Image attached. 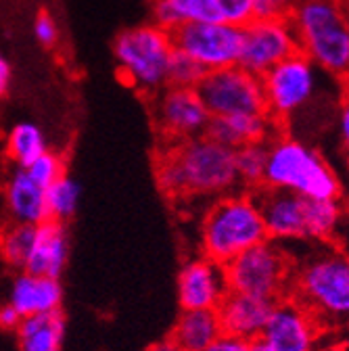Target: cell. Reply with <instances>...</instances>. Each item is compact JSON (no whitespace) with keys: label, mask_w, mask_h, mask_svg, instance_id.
<instances>
[{"label":"cell","mask_w":349,"mask_h":351,"mask_svg":"<svg viewBox=\"0 0 349 351\" xmlns=\"http://www.w3.org/2000/svg\"><path fill=\"white\" fill-rule=\"evenodd\" d=\"M7 157L15 163V167H29L40 155L49 151L45 132L32 121L15 123L7 134Z\"/></svg>","instance_id":"d4e9b609"},{"label":"cell","mask_w":349,"mask_h":351,"mask_svg":"<svg viewBox=\"0 0 349 351\" xmlns=\"http://www.w3.org/2000/svg\"><path fill=\"white\" fill-rule=\"evenodd\" d=\"M322 328L308 307L289 295L274 303L261 339L272 351H316Z\"/></svg>","instance_id":"4fadbf2b"},{"label":"cell","mask_w":349,"mask_h":351,"mask_svg":"<svg viewBox=\"0 0 349 351\" xmlns=\"http://www.w3.org/2000/svg\"><path fill=\"white\" fill-rule=\"evenodd\" d=\"M173 47L197 59L207 71L234 67L241 61L243 27L224 21H195L171 29Z\"/></svg>","instance_id":"30bf717a"},{"label":"cell","mask_w":349,"mask_h":351,"mask_svg":"<svg viewBox=\"0 0 349 351\" xmlns=\"http://www.w3.org/2000/svg\"><path fill=\"white\" fill-rule=\"evenodd\" d=\"M268 239L257 195L247 191L215 199L203 215L199 232L201 255L222 266Z\"/></svg>","instance_id":"3957f363"},{"label":"cell","mask_w":349,"mask_h":351,"mask_svg":"<svg viewBox=\"0 0 349 351\" xmlns=\"http://www.w3.org/2000/svg\"><path fill=\"white\" fill-rule=\"evenodd\" d=\"M209 71L191 55L182 51H173L169 69H167V86H180V88H199Z\"/></svg>","instance_id":"f1b7e54d"},{"label":"cell","mask_w":349,"mask_h":351,"mask_svg":"<svg viewBox=\"0 0 349 351\" xmlns=\"http://www.w3.org/2000/svg\"><path fill=\"white\" fill-rule=\"evenodd\" d=\"M303 0H255L257 17H291Z\"/></svg>","instance_id":"1f68e13d"},{"label":"cell","mask_w":349,"mask_h":351,"mask_svg":"<svg viewBox=\"0 0 349 351\" xmlns=\"http://www.w3.org/2000/svg\"><path fill=\"white\" fill-rule=\"evenodd\" d=\"M230 293L226 266L205 255L189 259L178 274V303L182 310H217Z\"/></svg>","instance_id":"5bb4252c"},{"label":"cell","mask_w":349,"mask_h":351,"mask_svg":"<svg viewBox=\"0 0 349 351\" xmlns=\"http://www.w3.org/2000/svg\"><path fill=\"white\" fill-rule=\"evenodd\" d=\"M80 197H82V186L71 176H63L57 180L49 191H47V201H49V213L55 222H67L71 219L80 207Z\"/></svg>","instance_id":"83f0119b"},{"label":"cell","mask_w":349,"mask_h":351,"mask_svg":"<svg viewBox=\"0 0 349 351\" xmlns=\"http://www.w3.org/2000/svg\"><path fill=\"white\" fill-rule=\"evenodd\" d=\"M261 82L268 113L280 123L312 105L320 86V69L303 53H295L268 71Z\"/></svg>","instance_id":"ba28073f"},{"label":"cell","mask_w":349,"mask_h":351,"mask_svg":"<svg viewBox=\"0 0 349 351\" xmlns=\"http://www.w3.org/2000/svg\"><path fill=\"white\" fill-rule=\"evenodd\" d=\"M21 314L15 310L13 305H9V303H5L3 305V310H0V326H3L5 330H17L19 328V324H21Z\"/></svg>","instance_id":"d590c367"},{"label":"cell","mask_w":349,"mask_h":351,"mask_svg":"<svg viewBox=\"0 0 349 351\" xmlns=\"http://www.w3.org/2000/svg\"><path fill=\"white\" fill-rule=\"evenodd\" d=\"M264 189L303 199H339L341 182L318 149L295 136L278 134L270 143Z\"/></svg>","instance_id":"5b68a950"},{"label":"cell","mask_w":349,"mask_h":351,"mask_svg":"<svg viewBox=\"0 0 349 351\" xmlns=\"http://www.w3.org/2000/svg\"><path fill=\"white\" fill-rule=\"evenodd\" d=\"M67 259H69V234L65 224L55 222V219L40 224L25 272L59 278L67 266Z\"/></svg>","instance_id":"ffe728a7"},{"label":"cell","mask_w":349,"mask_h":351,"mask_svg":"<svg viewBox=\"0 0 349 351\" xmlns=\"http://www.w3.org/2000/svg\"><path fill=\"white\" fill-rule=\"evenodd\" d=\"M222 332L217 310H182L169 339L180 351H207Z\"/></svg>","instance_id":"44dd1931"},{"label":"cell","mask_w":349,"mask_h":351,"mask_svg":"<svg viewBox=\"0 0 349 351\" xmlns=\"http://www.w3.org/2000/svg\"><path fill=\"white\" fill-rule=\"evenodd\" d=\"M305 213H308V239L322 245L337 241L347 219L341 199H305Z\"/></svg>","instance_id":"cb8c5ba5"},{"label":"cell","mask_w":349,"mask_h":351,"mask_svg":"<svg viewBox=\"0 0 349 351\" xmlns=\"http://www.w3.org/2000/svg\"><path fill=\"white\" fill-rule=\"evenodd\" d=\"M264 213L268 237L276 243H301L308 239V213L305 199L285 191L259 189L255 191Z\"/></svg>","instance_id":"9a60e30c"},{"label":"cell","mask_w":349,"mask_h":351,"mask_svg":"<svg viewBox=\"0 0 349 351\" xmlns=\"http://www.w3.org/2000/svg\"><path fill=\"white\" fill-rule=\"evenodd\" d=\"M217 21H224L237 27L249 25L257 13H255V0H213Z\"/></svg>","instance_id":"4dcf8cb0"},{"label":"cell","mask_w":349,"mask_h":351,"mask_svg":"<svg viewBox=\"0 0 349 351\" xmlns=\"http://www.w3.org/2000/svg\"><path fill=\"white\" fill-rule=\"evenodd\" d=\"M268 151H270V143H253L234 151L241 186H247L251 193L264 189Z\"/></svg>","instance_id":"484cf974"},{"label":"cell","mask_w":349,"mask_h":351,"mask_svg":"<svg viewBox=\"0 0 349 351\" xmlns=\"http://www.w3.org/2000/svg\"><path fill=\"white\" fill-rule=\"evenodd\" d=\"M149 351H180V349L176 347V343H173V341L167 337V339H163V341L155 343Z\"/></svg>","instance_id":"74e56055"},{"label":"cell","mask_w":349,"mask_h":351,"mask_svg":"<svg viewBox=\"0 0 349 351\" xmlns=\"http://www.w3.org/2000/svg\"><path fill=\"white\" fill-rule=\"evenodd\" d=\"M32 178L42 186V189H51L57 180H61L65 176V161L59 153L47 151L45 155H40L29 167H25Z\"/></svg>","instance_id":"f546056e"},{"label":"cell","mask_w":349,"mask_h":351,"mask_svg":"<svg viewBox=\"0 0 349 351\" xmlns=\"http://www.w3.org/2000/svg\"><path fill=\"white\" fill-rule=\"evenodd\" d=\"M34 36L36 40L42 44V47H53L59 38V29L53 21V17L49 13H38V17L34 19Z\"/></svg>","instance_id":"d6a6232c"},{"label":"cell","mask_w":349,"mask_h":351,"mask_svg":"<svg viewBox=\"0 0 349 351\" xmlns=\"http://www.w3.org/2000/svg\"><path fill=\"white\" fill-rule=\"evenodd\" d=\"M291 297L308 307L322 326L349 324V253L324 245L295 261Z\"/></svg>","instance_id":"7a4b0ae2"},{"label":"cell","mask_w":349,"mask_h":351,"mask_svg":"<svg viewBox=\"0 0 349 351\" xmlns=\"http://www.w3.org/2000/svg\"><path fill=\"white\" fill-rule=\"evenodd\" d=\"M157 180L176 199H220L241 186L237 153L207 134L167 143L157 159Z\"/></svg>","instance_id":"6da1fadb"},{"label":"cell","mask_w":349,"mask_h":351,"mask_svg":"<svg viewBox=\"0 0 349 351\" xmlns=\"http://www.w3.org/2000/svg\"><path fill=\"white\" fill-rule=\"evenodd\" d=\"M199 93L213 117L268 113L264 82L241 65L209 71Z\"/></svg>","instance_id":"9c48e42d"},{"label":"cell","mask_w":349,"mask_h":351,"mask_svg":"<svg viewBox=\"0 0 349 351\" xmlns=\"http://www.w3.org/2000/svg\"><path fill=\"white\" fill-rule=\"evenodd\" d=\"M19 351H61L65 339V316L61 312L23 318L15 330Z\"/></svg>","instance_id":"7402d4cb"},{"label":"cell","mask_w":349,"mask_h":351,"mask_svg":"<svg viewBox=\"0 0 349 351\" xmlns=\"http://www.w3.org/2000/svg\"><path fill=\"white\" fill-rule=\"evenodd\" d=\"M278 134V121L270 113L213 117L207 128L209 138L234 151L253 143H272Z\"/></svg>","instance_id":"d6986e66"},{"label":"cell","mask_w":349,"mask_h":351,"mask_svg":"<svg viewBox=\"0 0 349 351\" xmlns=\"http://www.w3.org/2000/svg\"><path fill=\"white\" fill-rule=\"evenodd\" d=\"M249 351H272V349L268 347V343L264 339H255V341H251Z\"/></svg>","instance_id":"f35d334b"},{"label":"cell","mask_w":349,"mask_h":351,"mask_svg":"<svg viewBox=\"0 0 349 351\" xmlns=\"http://www.w3.org/2000/svg\"><path fill=\"white\" fill-rule=\"evenodd\" d=\"M173 51L171 32L157 23L123 29L113 42V57L121 77L149 95H157L167 86Z\"/></svg>","instance_id":"8992f818"},{"label":"cell","mask_w":349,"mask_h":351,"mask_svg":"<svg viewBox=\"0 0 349 351\" xmlns=\"http://www.w3.org/2000/svg\"><path fill=\"white\" fill-rule=\"evenodd\" d=\"M11 80H13V65L9 63L7 57L0 59V93L7 95L11 88Z\"/></svg>","instance_id":"8d00e7d4"},{"label":"cell","mask_w":349,"mask_h":351,"mask_svg":"<svg viewBox=\"0 0 349 351\" xmlns=\"http://www.w3.org/2000/svg\"><path fill=\"white\" fill-rule=\"evenodd\" d=\"M347 219H349V215H347Z\"/></svg>","instance_id":"b9f144b4"},{"label":"cell","mask_w":349,"mask_h":351,"mask_svg":"<svg viewBox=\"0 0 349 351\" xmlns=\"http://www.w3.org/2000/svg\"><path fill=\"white\" fill-rule=\"evenodd\" d=\"M295 53H299V40L291 17H255L243 27L239 65L259 77H264Z\"/></svg>","instance_id":"8fae6325"},{"label":"cell","mask_w":349,"mask_h":351,"mask_svg":"<svg viewBox=\"0 0 349 351\" xmlns=\"http://www.w3.org/2000/svg\"><path fill=\"white\" fill-rule=\"evenodd\" d=\"M5 209L9 222L40 226L51 219L47 189H42L25 167L9 171L5 182Z\"/></svg>","instance_id":"2e32d148"},{"label":"cell","mask_w":349,"mask_h":351,"mask_svg":"<svg viewBox=\"0 0 349 351\" xmlns=\"http://www.w3.org/2000/svg\"><path fill=\"white\" fill-rule=\"evenodd\" d=\"M9 305L21 314V318L61 312L63 287L59 278L38 276L32 272H17L9 285Z\"/></svg>","instance_id":"e0dca14e"},{"label":"cell","mask_w":349,"mask_h":351,"mask_svg":"<svg viewBox=\"0 0 349 351\" xmlns=\"http://www.w3.org/2000/svg\"><path fill=\"white\" fill-rule=\"evenodd\" d=\"M249 347H251V341L230 335V332H222L207 351H249Z\"/></svg>","instance_id":"e575fe53"},{"label":"cell","mask_w":349,"mask_h":351,"mask_svg":"<svg viewBox=\"0 0 349 351\" xmlns=\"http://www.w3.org/2000/svg\"><path fill=\"white\" fill-rule=\"evenodd\" d=\"M345 3H349V0H345Z\"/></svg>","instance_id":"60d3db41"},{"label":"cell","mask_w":349,"mask_h":351,"mask_svg":"<svg viewBox=\"0 0 349 351\" xmlns=\"http://www.w3.org/2000/svg\"><path fill=\"white\" fill-rule=\"evenodd\" d=\"M337 132H339V141L345 151V159L349 165V97L341 101L339 113H337Z\"/></svg>","instance_id":"836d02e7"},{"label":"cell","mask_w":349,"mask_h":351,"mask_svg":"<svg viewBox=\"0 0 349 351\" xmlns=\"http://www.w3.org/2000/svg\"><path fill=\"white\" fill-rule=\"evenodd\" d=\"M272 310H274V301L270 299L230 291L222 301V305L217 307V314H220L224 332L243 337L247 341H255L264 335Z\"/></svg>","instance_id":"ac0fdd59"},{"label":"cell","mask_w":349,"mask_h":351,"mask_svg":"<svg viewBox=\"0 0 349 351\" xmlns=\"http://www.w3.org/2000/svg\"><path fill=\"white\" fill-rule=\"evenodd\" d=\"M345 11H347V25H349V3H345Z\"/></svg>","instance_id":"ab89813d"},{"label":"cell","mask_w":349,"mask_h":351,"mask_svg":"<svg viewBox=\"0 0 349 351\" xmlns=\"http://www.w3.org/2000/svg\"><path fill=\"white\" fill-rule=\"evenodd\" d=\"M36 237H38V226H29V224H9L5 228L3 234V257L9 263L11 268H15L17 272H23L29 255L34 251L36 245Z\"/></svg>","instance_id":"4316f807"},{"label":"cell","mask_w":349,"mask_h":351,"mask_svg":"<svg viewBox=\"0 0 349 351\" xmlns=\"http://www.w3.org/2000/svg\"><path fill=\"white\" fill-rule=\"evenodd\" d=\"M230 291L280 301L291 295L295 259L282 243L272 239L259 243L226 266Z\"/></svg>","instance_id":"52a82bcc"},{"label":"cell","mask_w":349,"mask_h":351,"mask_svg":"<svg viewBox=\"0 0 349 351\" xmlns=\"http://www.w3.org/2000/svg\"><path fill=\"white\" fill-rule=\"evenodd\" d=\"M153 119L167 143H180L207 134L213 119L199 88L165 86L153 99Z\"/></svg>","instance_id":"7c38bea8"},{"label":"cell","mask_w":349,"mask_h":351,"mask_svg":"<svg viewBox=\"0 0 349 351\" xmlns=\"http://www.w3.org/2000/svg\"><path fill=\"white\" fill-rule=\"evenodd\" d=\"M153 23L165 29H176L182 23L217 21L213 0H153Z\"/></svg>","instance_id":"603a6c76"},{"label":"cell","mask_w":349,"mask_h":351,"mask_svg":"<svg viewBox=\"0 0 349 351\" xmlns=\"http://www.w3.org/2000/svg\"><path fill=\"white\" fill-rule=\"evenodd\" d=\"M291 23L299 40V53L335 77L349 75V25L345 0H303Z\"/></svg>","instance_id":"277c9868"}]
</instances>
